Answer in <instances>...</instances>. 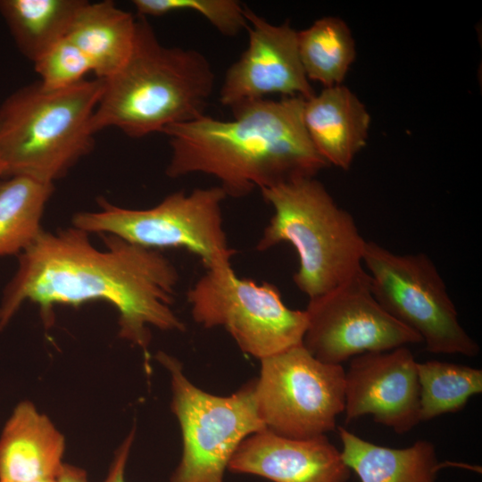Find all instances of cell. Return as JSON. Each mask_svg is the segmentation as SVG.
Here are the masks:
<instances>
[{
    "label": "cell",
    "mask_w": 482,
    "mask_h": 482,
    "mask_svg": "<svg viewBox=\"0 0 482 482\" xmlns=\"http://www.w3.org/2000/svg\"><path fill=\"white\" fill-rule=\"evenodd\" d=\"M0 482H56V478L53 479H37V480H29V481H2Z\"/></svg>",
    "instance_id": "27"
},
{
    "label": "cell",
    "mask_w": 482,
    "mask_h": 482,
    "mask_svg": "<svg viewBox=\"0 0 482 482\" xmlns=\"http://www.w3.org/2000/svg\"><path fill=\"white\" fill-rule=\"evenodd\" d=\"M33 64L39 84L47 89L71 87L93 72L88 58L67 37L50 47Z\"/></svg>",
    "instance_id": "24"
},
{
    "label": "cell",
    "mask_w": 482,
    "mask_h": 482,
    "mask_svg": "<svg viewBox=\"0 0 482 482\" xmlns=\"http://www.w3.org/2000/svg\"><path fill=\"white\" fill-rule=\"evenodd\" d=\"M88 233L73 226L42 231L19 254L14 276L0 303V330L24 302L38 305L46 326L54 307L78 306L102 300L119 313V337L140 347L148 357L149 327L185 331L172 310L179 276L161 251L102 235L104 249L96 247Z\"/></svg>",
    "instance_id": "1"
},
{
    "label": "cell",
    "mask_w": 482,
    "mask_h": 482,
    "mask_svg": "<svg viewBox=\"0 0 482 482\" xmlns=\"http://www.w3.org/2000/svg\"><path fill=\"white\" fill-rule=\"evenodd\" d=\"M304 98L260 99L231 108L233 118L206 114L163 130L171 150L169 178L204 173L226 195H248L328 166L314 148L303 122Z\"/></svg>",
    "instance_id": "2"
},
{
    "label": "cell",
    "mask_w": 482,
    "mask_h": 482,
    "mask_svg": "<svg viewBox=\"0 0 482 482\" xmlns=\"http://www.w3.org/2000/svg\"><path fill=\"white\" fill-rule=\"evenodd\" d=\"M102 79L47 89L38 81L0 104V161L4 177L26 176L54 183L88 154L96 134L94 114Z\"/></svg>",
    "instance_id": "4"
},
{
    "label": "cell",
    "mask_w": 482,
    "mask_h": 482,
    "mask_svg": "<svg viewBox=\"0 0 482 482\" xmlns=\"http://www.w3.org/2000/svg\"><path fill=\"white\" fill-rule=\"evenodd\" d=\"M56 482H88L87 472L77 466L64 463Z\"/></svg>",
    "instance_id": "26"
},
{
    "label": "cell",
    "mask_w": 482,
    "mask_h": 482,
    "mask_svg": "<svg viewBox=\"0 0 482 482\" xmlns=\"http://www.w3.org/2000/svg\"><path fill=\"white\" fill-rule=\"evenodd\" d=\"M228 470L272 482H347L351 470L325 435L291 438L266 428L244 439Z\"/></svg>",
    "instance_id": "14"
},
{
    "label": "cell",
    "mask_w": 482,
    "mask_h": 482,
    "mask_svg": "<svg viewBox=\"0 0 482 482\" xmlns=\"http://www.w3.org/2000/svg\"><path fill=\"white\" fill-rule=\"evenodd\" d=\"M248 45L227 70L220 102L230 109L270 94L308 99L315 95L303 69L297 31L276 25L245 6Z\"/></svg>",
    "instance_id": "12"
},
{
    "label": "cell",
    "mask_w": 482,
    "mask_h": 482,
    "mask_svg": "<svg viewBox=\"0 0 482 482\" xmlns=\"http://www.w3.org/2000/svg\"><path fill=\"white\" fill-rule=\"evenodd\" d=\"M303 346L320 362L339 364L367 353L421 343L420 337L388 314L374 297L363 269L304 310Z\"/></svg>",
    "instance_id": "11"
},
{
    "label": "cell",
    "mask_w": 482,
    "mask_h": 482,
    "mask_svg": "<svg viewBox=\"0 0 482 482\" xmlns=\"http://www.w3.org/2000/svg\"><path fill=\"white\" fill-rule=\"evenodd\" d=\"M187 300L196 323L223 328L243 353L259 360L303 344L305 311L287 306L272 283L238 277L231 264L205 270Z\"/></svg>",
    "instance_id": "9"
},
{
    "label": "cell",
    "mask_w": 482,
    "mask_h": 482,
    "mask_svg": "<svg viewBox=\"0 0 482 482\" xmlns=\"http://www.w3.org/2000/svg\"><path fill=\"white\" fill-rule=\"evenodd\" d=\"M260 361L254 394L266 429L302 439L336 428L337 417L345 410L342 365L320 362L303 344Z\"/></svg>",
    "instance_id": "10"
},
{
    "label": "cell",
    "mask_w": 482,
    "mask_h": 482,
    "mask_svg": "<svg viewBox=\"0 0 482 482\" xmlns=\"http://www.w3.org/2000/svg\"><path fill=\"white\" fill-rule=\"evenodd\" d=\"M300 61L309 80L325 87L341 85L355 58V45L347 24L323 17L297 31Z\"/></svg>",
    "instance_id": "21"
},
{
    "label": "cell",
    "mask_w": 482,
    "mask_h": 482,
    "mask_svg": "<svg viewBox=\"0 0 482 482\" xmlns=\"http://www.w3.org/2000/svg\"><path fill=\"white\" fill-rule=\"evenodd\" d=\"M420 421L462 410L482 392V370L441 361L418 362Z\"/></svg>",
    "instance_id": "22"
},
{
    "label": "cell",
    "mask_w": 482,
    "mask_h": 482,
    "mask_svg": "<svg viewBox=\"0 0 482 482\" xmlns=\"http://www.w3.org/2000/svg\"><path fill=\"white\" fill-rule=\"evenodd\" d=\"M156 359L170 373V409L182 436L181 459L170 482H223L241 442L266 428L257 410L254 379L229 396L214 395L195 386L175 357L158 352Z\"/></svg>",
    "instance_id": "7"
},
{
    "label": "cell",
    "mask_w": 482,
    "mask_h": 482,
    "mask_svg": "<svg viewBox=\"0 0 482 482\" xmlns=\"http://www.w3.org/2000/svg\"><path fill=\"white\" fill-rule=\"evenodd\" d=\"M132 3L137 15L145 19L173 12H195L228 37L237 35L247 25L245 6L236 0H134Z\"/></svg>",
    "instance_id": "23"
},
{
    "label": "cell",
    "mask_w": 482,
    "mask_h": 482,
    "mask_svg": "<svg viewBox=\"0 0 482 482\" xmlns=\"http://www.w3.org/2000/svg\"><path fill=\"white\" fill-rule=\"evenodd\" d=\"M4 166L0 161V177H4Z\"/></svg>",
    "instance_id": "28"
},
{
    "label": "cell",
    "mask_w": 482,
    "mask_h": 482,
    "mask_svg": "<svg viewBox=\"0 0 482 482\" xmlns=\"http://www.w3.org/2000/svg\"><path fill=\"white\" fill-rule=\"evenodd\" d=\"M54 189L53 183L26 176L0 181V256L20 254L37 238Z\"/></svg>",
    "instance_id": "20"
},
{
    "label": "cell",
    "mask_w": 482,
    "mask_h": 482,
    "mask_svg": "<svg viewBox=\"0 0 482 482\" xmlns=\"http://www.w3.org/2000/svg\"><path fill=\"white\" fill-rule=\"evenodd\" d=\"M303 122L311 142L327 163L348 170L366 145L370 116L349 88L337 85L305 99Z\"/></svg>",
    "instance_id": "16"
},
{
    "label": "cell",
    "mask_w": 482,
    "mask_h": 482,
    "mask_svg": "<svg viewBox=\"0 0 482 482\" xmlns=\"http://www.w3.org/2000/svg\"><path fill=\"white\" fill-rule=\"evenodd\" d=\"M260 192L273 213L255 248L262 252L290 244L298 257L293 280L309 299L364 269L367 240L353 215L338 206L315 177L295 179Z\"/></svg>",
    "instance_id": "5"
},
{
    "label": "cell",
    "mask_w": 482,
    "mask_h": 482,
    "mask_svg": "<svg viewBox=\"0 0 482 482\" xmlns=\"http://www.w3.org/2000/svg\"><path fill=\"white\" fill-rule=\"evenodd\" d=\"M362 262L376 300L388 314L417 333L428 352L478 354V344L460 323L445 281L428 255L400 254L367 241Z\"/></svg>",
    "instance_id": "8"
},
{
    "label": "cell",
    "mask_w": 482,
    "mask_h": 482,
    "mask_svg": "<svg viewBox=\"0 0 482 482\" xmlns=\"http://www.w3.org/2000/svg\"><path fill=\"white\" fill-rule=\"evenodd\" d=\"M418 362L407 346L351 359L345 371V422L364 415L404 434L420 422Z\"/></svg>",
    "instance_id": "13"
},
{
    "label": "cell",
    "mask_w": 482,
    "mask_h": 482,
    "mask_svg": "<svg viewBox=\"0 0 482 482\" xmlns=\"http://www.w3.org/2000/svg\"><path fill=\"white\" fill-rule=\"evenodd\" d=\"M337 429L343 460L361 482H436L442 464L429 441L391 448L364 440L343 427Z\"/></svg>",
    "instance_id": "18"
},
{
    "label": "cell",
    "mask_w": 482,
    "mask_h": 482,
    "mask_svg": "<svg viewBox=\"0 0 482 482\" xmlns=\"http://www.w3.org/2000/svg\"><path fill=\"white\" fill-rule=\"evenodd\" d=\"M137 21L112 1H86L65 37L86 54L96 78L104 79L119 71L129 57Z\"/></svg>",
    "instance_id": "17"
},
{
    "label": "cell",
    "mask_w": 482,
    "mask_h": 482,
    "mask_svg": "<svg viewBox=\"0 0 482 482\" xmlns=\"http://www.w3.org/2000/svg\"><path fill=\"white\" fill-rule=\"evenodd\" d=\"M228 197L220 186L168 195L147 209H129L100 199L97 212H80L72 226L88 234L112 235L152 250L183 249L197 256L205 270L230 264L236 251L223 225Z\"/></svg>",
    "instance_id": "6"
},
{
    "label": "cell",
    "mask_w": 482,
    "mask_h": 482,
    "mask_svg": "<svg viewBox=\"0 0 482 482\" xmlns=\"http://www.w3.org/2000/svg\"><path fill=\"white\" fill-rule=\"evenodd\" d=\"M85 0H0V14L32 63L63 39Z\"/></svg>",
    "instance_id": "19"
},
{
    "label": "cell",
    "mask_w": 482,
    "mask_h": 482,
    "mask_svg": "<svg viewBox=\"0 0 482 482\" xmlns=\"http://www.w3.org/2000/svg\"><path fill=\"white\" fill-rule=\"evenodd\" d=\"M93 126L143 137L205 115L215 86L207 58L195 49L162 45L145 18L137 19L133 49L103 79Z\"/></svg>",
    "instance_id": "3"
},
{
    "label": "cell",
    "mask_w": 482,
    "mask_h": 482,
    "mask_svg": "<svg viewBox=\"0 0 482 482\" xmlns=\"http://www.w3.org/2000/svg\"><path fill=\"white\" fill-rule=\"evenodd\" d=\"M134 438L135 428L131 430L117 449L104 482H127L125 479V470Z\"/></svg>",
    "instance_id": "25"
},
{
    "label": "cell",
    "mask_w": 482,
    "mask_h": 482,
    "mask_svg": "<svg viewBox=\"0 0 482 482\" xmlns=\"http://www.w3.org/2000/svg\"><path fill=\"white\" fill-rule=\"evenodd\" d=\"M64 447V437L50 419L32 403H20L0 437V480L56 478Z\"/></svg>",
    "instance_id": "15"
}]
</instances>
